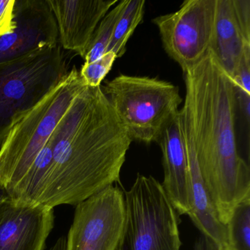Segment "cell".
<instances>
[{
  "label": "cell",
  "mask_w": 250,
  "mask_h": 250,
  "mask_svg": "<svg viewBox=\"0 0 250 250\" xmlns=\"http://www.w3.org/2000/svg\"><path fill=\"white\" fill-rule=\"evenodd\" d=\"M184 74L181 126L191 140L218 217L227 225L235 206L250 197V165L237 146L233 82L210 49Z\"/></svg>",
  "instance_id": "1"
},
{
  "label": "cell",
  "mask_w": 250,
  "mask_h": 250,
  "mask_svg": "<svg viewBox=\"0 0 250 250\" xmlns=\"http://www.w3.org/2000/svg\"><path fill=\"white\" fill-rule=\"evenodd\" d=\"M53 157L38 204L77 206L120 180L132 140L102 86L74 99L50 137Z\"/></svg>",
  "instance_id": "2"
},
{
  "label": "cell",
  "mask_w": 250,
  "mask_h": 250,
  "mask_svg": "<svg viewBox=\"0 0 250 250\" xmlns=\"http://www.w3.org/2000/svg\"><path fill=\"white\" fill-rule=\"evenodd\" d=\"M87 87L74 67L58 85L10 131L0 148V183L10 193L44 147L74 99Z\"/></svg>",
  "instance_id": "3"
},
{
  "label": "cell",
  "mask_w": 250,
  "mask_h": 250,
  "mask_svg": "<svg viewBox=\"0 0 250 250\" xmlns=\"http://www.w3.org/2000/svg\"><path fill=\"white\" fill-rule=\"evenodd\" d=\"M102 89L130 138L146 144L157 143L183 102L178 86L157 77L120 74Z\"/></svg>",
  "instance_id": "4"
},
{
  "label": "cell",
  "mask_w": 250,
  "mask_h": 250,
  "mask_svg": "<svg viewBox=\"0 0 250 250\" xmlns=\"http://www.w3.org/2000/svg\"><path fill=\"white\" fill-rule=\"evenodd\" d=\"M68 73L60 44L0 63V145Z\"/></svg>",
  "instance_id": "5"
},
{
  "label": "cell",
  "mask_w": 250,
  "mask_h": 250,
  "mask_svg": "<svg viewBox=\"0 0 250 250\" xmlns=\"http://www.w3.org/2000/svg\"><path fill=\"white\" fill-rule=\"evenodd\" d=\"M124 195L125 222L117 250H181L178 213L162 184L138 174Z\"/></svg>",
  "instance_id": "6"
},
{
  "label": "cell",
  "mask_w": 250,
  "mask_h": 250,
  "mask_svg": "<svg viewBox=\"0 0 250 250\" xmlns=\"http://www.w3.org/2000/svg\"><path fill=\"white\" fill-rule=\"evenodd\" d=\"M216 0H187L179 10L152 20L166 53L183 72L201 61L213 37Z\"/></svg>",
  "instance_id": "7"
},
{
  "label": "cell",
  "mask_w": 250,
  "mask_h": 250,
  "mask_svg": "<svg viewBox=\"0 0 250 250\" xmlns=\"http://www.w3.org/2000/svg\"><path fill=\"white\" fill-rule=\"evenodd\" d=\"M125 222L124 191L109 185L76 206L67 250H117Z\"/></svg>",
  "instance_id": "8"
},
{
  "label": "cell",
  "mask_w": 250,
  "mask_h": 250,
  "mask_svg": "<svg viewBox=\"0 0 250 250\" xmlns=\"http://www.w3.org/2000/svg\"><path fill=\"white\" fill-rule=\"evenodd\" d=\"M15 27L0 37V63L59 43L56 19L48 0H15Z\"/></svg>",
  "instance_id": "9"
},
{
  "label": "cell",
  "mask_w": 250,
  "mask_h": 250,
  "mask_svg": "<svg viewBox=\"0 0 250 250\" xmlns=\"http://www.w3.org/2000/svg\"><path fill=\"white\" fill-rule=\"evenodd\" d=\"M54 225L52 208L20 204L9 197L0 205V250H44Z\"/></svg>",
  "instance_id": "10"
},
{
  "label": "cell",
  "mask_w": 250,
  "mask_h": 250,
  "mask_svg": "<svg viewBox=\"0 0 250 250\" xmlns=\"http://www.w3.org/2000/svg\"><path fill=\"white\" fill-rule=\"evenodd\" d=\"M56 19L59 43L84 59L96 27L118 0H48Z\"/></svg>",
  "instance_id": "11"
},
{
  "label": "cell",
  "mask_w": 250,
  "mask_h": 250,
  "mask_svg": "<svg viewBox=\"0 0 250 250\" xmlns=\"http://www.w3.org/2000/svg\"><path fill=\"white\" fill-rule=\"evenodd\" d=\"M157 143L165 172L162 187L178 215L187 214L191 209L189 171L179 112L165 127Z\"/></svg>",
  "instance_id": "12"
},
{
  "label": "cell",
  "mask_w": 250,
  "mask_h": 250,
  "mask_svg": "<svg viewBox=\"0 0 250 250\" xmlns=\"http://www.w3.org/2000/svg\"><path fill=\"white\" fill-rule=\"evenodd\" d=\"M181 132L187 149L189 171L191 209L187 215L202 235L211 241L218 250H227L229 248L228 226L221 222L218 217L210 194L200 175L191 140L182 126Z\"/></svg>",
  "instance_id": "13"
},
{
  "label": "cell",
  "mask_w": 250,
  "mask_h": 250,
  "mask_svg": "<svg viewBox=\"0 0 250 250\" xmlns=\"http://www.w3.org/2000/svg\"><path fill=\"white\" fill-rule=\"evenodd\" d=\"M209 49L231 79L246 52L250 51V40L238 25L232 0H216L213 37Z\"/></svg>",
  "instance_id": "14"
},
{
  "label": "cell",
  "mask_w": 250,
  "mask_h": 250,
  "mask_svg": "<svg viewBox=\"0 0 250 250\" xmlns=\"http://www.w3.org/2000/svg\"><path fill=\"white\" fill-rule=\"evenodd\" d=\"M145 5V0H125V6L115 24L106 52H113L117 58L125 53L128 40L143 21Z\"/></svg>",
  "instance_id": "15"
},
{
  "label": "cell",
  "mask_w": 250,
  "mask_h": 250,
  "mask_svg": "<svg viewBox=\"0 0 250 250\" xmlns=\"http://www.w3.org/2000/svg\"><path fill=\"white\" fill-rule=\"evenodd\" d=\"M125 0L117 3L109 13L106 14L96 27L90 44L84 56V64H89L103 56L112 39L114 29L118 18L125 6Z\"/></svg>",
  "instance_id": "16"
},
{
  "label": "cell",
  "mask_w": 250,
  "mask_h": 250,
  "mask_svg": "<svg viewBox=\"0 0 250 250\" xmlns=\"http://www.w3.org/2000/svg\"><path fill=\"white\" fill-rule=\"evenodd\" d=\"M227 226L229 249L250 250V197L235 206Z\"/></svg>",
  "instance_id": "17"
},
{
  "label": "cell",
  "mask_w": 250,
  "mask_h": 250,
  "mask_svg": "<svg viewBox=\"0 0 250 250\" xmlns=\"http://www.w3.org/2000/svg\"><path fill=\"white\" fill-rule=\"evenodd\" d=\"M235 87L237 105L247 123L250 113V51L246 52L236 72L232 78Z\"/></svg>",
  "instance_id": "18"
},
{
  "label": "cell",
  "mask_w": 250,
  "mask_h": 250,
  "mask_svg": "<svg viewBox=\"0 0 250 250\" xmlns=\"http://www.w3.org/2000/svg\"><path fill=\"white\" fill-rule=\"evenodd\" d=\"M116 59V55L109 52L90 63L84 64L80 74L86 85L92 87L101 86V83L112 69Z\"/></svg>",
  "instance_id": "19"
},
{
  "label": "cell",
  "mask_w": 250,
  "mask_h": 250,
  "mask_svg": "<svg viewBox=\"0 0 250 250\" xmlns=\"http://www.w3.org/2000/svg\"><path fill=\"white\" fill-rule=\"evenodd\" d=\"M232 2L238 25L250 40V0H232Z\"/></svg>",
  "instance_id": "20"
},
{
  "label": "cell",
  "mask_w": 250,
  "mask_h": 250,
  "mask_svg": "<svg viewBox=\"0 0 250 250\" xmlns=\"http://www.w3.org/2000/svg\"><path fill=\"white\" fill-rule=\"evenodd\" d=\"M14 3L15 0H0V37L11 33L15 27Z\"/></svg>",
  "instance_id": "21"
},
{
  "label": "cell",
  "mask_w": 250,
  "mask_h": 250,
  "mask_svg": "<svg viewBox=\"0 0 250 250\" xmlns=\"http://www.w3.org/2000/svg\"><path fill=\"white\" fill-rule=\"evenodd\" d=\"M194 250H218V249L208 238L201 235L194 244Z\"/></svg>",
  "instance_id": "22"
},
{
  "label": "cell",
  "mask_w": 250,
  "mask_h": 250,
  "mask_svg": "<svg viewBox=\"0 0 250 250\" xmlns=\"http://www.w3.org/2000/svg\"><path fill=\"white\" fill-rule=\"evenodd\" d=\"M49 250H67L66 238L64 236L58 238L55 245L52 247V248Z\"/></svg>",
  "instance_id": "23"
},
{
  "label": "cell",
  "mask_w": 250,
  "mask_h": 250,
  "mask_svg": "<svg viewBox=\"0 0 250 250\" xmlns=\"http://www.w3.org/2000/svg\"><path fill=\"white\" fill-rule=\"evenodd\" d=\"M9 197L5 187L0 183V205L2 204L5 200H8Z\"/></svg>",
  "instance_id": "24"
},
{
  "label": "cell",
  "mask_w": 250,
  "mask_h": 250,
  "mask_svg": "<svg viewBox=\"0 0 250 250\" xmlns=\"http://www.w3.org/2000/svg\"><path fill=\"white\" fill-rule=\"evenodd\" d=\"M231 250V249L228 248V249H227V250Z\"/></svg>",
  "instance_id": "25"
}]
</instances>
